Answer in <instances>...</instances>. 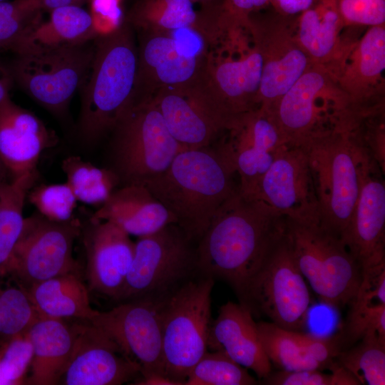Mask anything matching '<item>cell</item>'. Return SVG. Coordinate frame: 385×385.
<instances>
[{"label": "cell", "mask_w": 385, "mask_h": 385, "mask_svg": "<svg viewBox=\"0 0 385 385\" xmlns=\"http://www.w3.org/2000/svg\"><path fill=\"white\" fill-rule=\"evenodd\" d=\"M286 217L240 190L217 210L196 243L198 274L227 283L238 299L282 234Z\"/></svg>", "instance_id": "cell-1"}, {"label": "cell", "mask_w": 385, "mask_h": 385, "mask_svg": "<svg viewBox=\"0 0 385 385\" xmlns=\"http://www.w3.org/2000/svg\"><path fill=\"white\" fill-rule=\"evenodd\" d=\"M235 167L224 140L184 149L145 186L195 244L219 208L239 190Z\"/></svg>", "instance_id": "cell-2"}, {"label": "cell", "mask_w": 385, "mask_h": 385, "mask_svg": "<svg viewBox=\"0 0 385 385\" xmlns=\"http://www.w3.org/2000/svg\"><path fill=\"white\" fill-rule=\"evenodd\" d=\"M94 56L83 83L79 133L93 143L111 132L130 106L138 66L133 27L125 21L114 34L96 37Z\"/></svg>", "instance_id": "cell-3"}, {"label": "cell", "mask_w": 385, "mask_h": 385, "mask_svg": "<svg viewBox=\"0 0 385 385\" xmlns=\"http://www.w3.org/2000/svg\"><path fill=\"white\" fill-rule=\"evenodd\" d=\"M299 144L307 154L319 224L341 239L354 210L364 165L372 160L356 147L347 132L342 130L321 131Z\"/></svg>", "instance_id": "cell-4"}, {"label": "cell", "mask_w": 385, "mask_h": 385, "mask_svg": "<svg viewBox=\"0 0 385 385\" xmlns=\"http://www.w3.org/2000/svg\"><path fill=\"white\" fill-rule=\"evenodd\" d=\"M207 51L197 83L208 111L226 131L240 116L260 108L262 61L252 36L225 39Z\"/></svg>", "instance_id": "cell-5"}, {"label": "cell", "mask_w": 385, "mask_h": 385, "mask_svg": "<svg viewBox=\"0 0 385 385\" xmlns=\"http://www.w3.org/2000/svg\"><path fill=\"white\" fill-rule=\"evenodd\" d=\"M111 133V170L122 186H144L184 150L152 101L130 104Z\"/></svg>", "instance_id": "cell-6"}, {"label": "cell", "mask_w": 385, "mask_h": 385, "mask_svg": "<svg viewBox=\"0 0 385 385\" xmlns=\"http://www.w3.org/2000/svg\"><path fill=\"white\" fill-rule=\"evenodd\" d=\"M212 277L196 274L165 299L162 352L165 376L185 385L190 369L207 351L212 322Z\"/></svg>", "instance_id": "cell-7"}, {"label": "cell", "mask_w": 385, "mask_h": 385, "mask_svg": "<svg viewBox=\"0 0 385 385\" xmlns=\"http://www.w3.org/2000/svg\"><path fill=\"white\" fill-rule=\"evenodd\" d=\"M285 233L301 273L320 300L337 308L349 305L357 295L362 276L342 240L319 223L287 217Z\"/></svg>", "instance_id": "cell-8"}, {"label": "cell", "mask_w": 385, "mask_h": 385, "mask_svg": "<svg viewBox=\"0 0 385 385\" xmlns=\"http://www.w3.org/2000/svg\"><path fill=\"white\" fill-rule=\"evenodd\" d=\"M356 103L324 68L311 64L270 111L288 144L309 135L344 130Z\"/></svg>", "instance_id": "cell-9"}, {"label": "cell", "mask_w": 385, "mask_h": 385, "mask_svg": "<svg viewBox=\"0 0 385 385\" xmlns=\"http://www.w3.org/2000/svg\"><path fill=\"white\" fill-rule=\"evenodd\" d=\"M239 303L253 316L263 315L284 329L301 331L304 328L310 293L296 263L285 227L250 280Z\"/></svg>", "instance_id": "cell-10"}, {"label": "cell", "mask_w": 385, "mask_h": 385, "mask_svg": "<svg viewBox=\"0 0 385 385\" xmlns=\"http://www.w3.org/2000/svg\"><path fill=\"white\" fill-rule=\"evenodd\" d=\"M197 274L196 244L177 224L168 225L135 242L118 302L166 297Z\"/></svg>", "instance_id": "cell-11"}, {"label": "cell", "mask_w": 385, "mask_h": 385, "mask_svg": "<svg viewBox=\"0 0 385 385\" xmlns=\"http://www.w3.org/2000/svg\"><path fill=\"white\" fill-rule=\"evenodd\" d=\"M89 42L16 55L7 66L14 82L53 114H63L88 75L94 56Z\"/></svg>", "instance_id": "cell-12"}, {"label": "cell", "mask_w": 385, "mask_h": 385, "mask_svg": "<svg viewBox=\"0 0 385 385\" xmlns=\"http://www.w3.org/2000/svg\"><path fill=\"white\" fill-rule=\"evenodd\" d=\"M82 225L77 218L56 222L35 213L25 218L14 249L8 278L28 289L33 284L69 272L80 273L73 258Z\"/></svg>", "instance_id": "cell-13"}, {"label": "cell", "mask_w": 385, "mask_h": 385, "mask_svg": "<svg viewBox=\"0 0 385 385\" xmlns=\"http://www.w3.org/2000/svg\"><path fill=\"white\" fill-rule=\"evenodd\" d=\"M166 297H147L98 312L89 322L106 331L138 364L144 379L165 376L162 352V312Z\"/></svg>", "instance_id": "cell-14"}, {"label": "cell", "mask_w": 385, "mask_h": 385, "mask_svg": "<svg viewBox=\"0 0 385 385\" xmlns=\"http://www.w3.org/2000/svg\"><path fill=\"white\" fill-rule=\"evenodd\" d=\"M384 175L376 163H365L354 210L341 238L360 268L361 284L371 282L385 271Z\"/></svg>", "instance_id": "cell-15"}, {"label": "cell", "mask_w": 385, "mask_h": 385, "mask_svg": "<svg viewBox=\"0 0 385 385\" xmlns=\"http://www.w3.org/2000/svg\"><path fill=\"white\" fill-rule=\"evenodd\" d=\"M250 29L262 61L258 103L270 111L312 63L298 41L295 21L250 16Z\"/></svg>", "instance_id": "cell-16"}, {"label": "cell", "mask_w": 385, "mask_h": 385, "mask_svg": "<svg viewBox=\"0 0 385 385\" xmlns=\"http://www.w3.org/2000/svg\"><path fill=\"white\" fill-rule=\"evenodd\" d=\"M206 57L204 47L186 52L170 33L141 32L130 104L152 101L163 88L194 83L202 74Z\"/></svg>", "instance_id": "cell-17"}, {"label": "cell", "mask_w": 385, "mask_h": 385, "mask_svg": "<svg viewBox=\"0 0 385 385\" xmlns=\"http://www.w3.org/2000/svg\"><path fill=\"white\" fill-rule=\"evenodd\" d=\"M279 215L304 223H319V204L307 154L287 144L262 178L256 197Z\"/></svg>", "instance_id": "cell-18"}, {"label": "cell", "mask_w": 385, "mask_h": 385, "mask_svg": "<svg viewBox=\"0 0 385 385\" xmlns=\"http://www.w3.org/2000/svg\"><path fill=\"white\" fill-rule=\"evenodd\" d=\"M225 132L240 192L255 197L262 178L288 143L273 114L262 108L240 116Z\"/></svg>", "instance_id": "cell-19"}, {"label": "cell", "mask_w": 385, "mask_h": 385, "mask_svg": "<svg viewBox=\"0 0 385 385\" xmlns=\"http://www.w3.org/2000/svg\"><path fill=\"white\" fill-rule=\"evenodd\" d=\"M86 322L73 324L74 347L58 384L120 385L139 379L138 364L106 331Z\"/></svg>", "instance_id": "cell-20"}, {"label": "cell", "mask_w": 385, "mask_h": 385, "mask_svg": "<svg viewBox=\"0 0 385 385\" xmlns=\"http://www.w3.org/2000/svg\"><path fill=\"white\" fill-rule=\"evenodd\" d=\"M90 289L118 300L133 262L135 242L113 222L91 217L81 228Z\"/></svg>", "instance_id": "cell-21"}, {"label": "cell", "mask_w": 385, "mask_h": 385, "mask_svg": "<svg viewBox=\"0 0 385 385\" xmlns=\"http://www.w3.org/2000/svg\"><path fill=\"white\" fill-rule=\"evenodd\" d=\"M57 140L40 118L11 98L0 107V158L12 178L36 172L41 153Z\"/></svg>", "instance_id": "cell-22"}, {"label": "cell", "mask_w": 385, "mask_h": 385, "mask_svg": "<svg viewBox=\"0 0 385 385\" xmlns=\"http://www.w3.org/2000/svg\"><path fill=\"white\" fill-rule=\"evenodd\" d=\"M207 350L224 352L240 366L253 371L260 380L272 371L253 314L240 303L229 301L220 307L211 322Z\"/></svg>", "instance_id": "cell-23"}, {"label": "cell", "mask_w": 385, "mask_h": 385, "mask_svg": "<svg viewBox=\"0 0 385 385\" xmlns=\"http://www.w3.org/2000/svg\"><path fill=\"white\" fill-rule=\"evenodd\" d=\"M298 41L313 65L324 68L335 78L354 43L342 38L346 26L339 0H317L295 21Z\"/></svg>", "instance_id": "cell-24"}, {"label": "cell", "mask_w": 385, "mask_h": 385, "mask_svg": "<svg viewBox=\"0 0 385 385\" xmlns=\"http://www.w3.org/2000/svg\"><path fill=\"white\" fill-rule=\"evenodd\" d=\"M152 101L170 134L184 149L208 146L223 132L205 108L195 81L160 90Z\"/></svg>", "instance_id": "cell-25"}, {"label": "cell", "mask_w": 385, "mask_h": 385, "mask_svg": "<svg viewBox=\"0 0 385 385\" xmlns=\"http://www.w3.org/2000/svg\"><path fill=\"white\" fill-rule=\"evenodd\" d=\"M116 225L138 237L175 223L170 212L143 185H123L115 190L91 217Z\"/></svg>", "instance_id": "cell-26"}, {"label": "cell", "mask_w": 385, "mask_h": 385, "mask_svg": "<svg viewBox=\"0 0 385 385\" xmlns=\"http://www.w3.org/2000/svg\"><path fill=\"white\" fill-rule=\"evenodd\" d=\"M385 68L384 24L370 26L358 43H354L336 76L340 86L354 103H375L377 88L382 84Z\"/></svg>", "instance_id": "cell-27"}, {"label": "cell", "mask_w": 385, "mask_h": 385, "mask_svg": "<svg viewBox=\"0 0 385 385\" xmlns=\"http://www.w3.org/2000/svg\"><path fill=\"white\" fill-rule=\"evenodd\" d=\"M27 334L33 346V358L31 374L25 384H58L73 350V326L63 319L41 315Z\"/></svg>", "instance_id": "cell-28"}, {"label": "cell", "mask_w": 385, "mask_h": 385, "mask_svg": "<svg viewBox=\"0 0 385 385\" xmlns=\"http://www.w3.org/2000/svg\"><path fill=\"white\" fill-rule=\"evenodd\" d=\"M91 17L81 6H68L50 11V18L27 31L11 48L15 55L76 45L94 40Z\"/></svg>", "instance_id": "cell-29"}, {"label": "cell", "mask_w": 385, "mask_h": 385, "mask_svg": "<svg viewBox=\"0 0 385 385\" xmlns=\"http://www.w3.org/2000/svg\"><path fill=\"white\" fill-rule=\"evenodd\" d=\"M26 290L41 316L90 321L99 312L91 306L88 289L80 273L58 275L36 283Z\"/></svg>", "instance_id": "cell-30"}, {"label": "cell", "mask_w": 385, "mask_h": 385, "mask_svg": "<svg viewBox=\"0 0 385 385\" xmlns=\"http://www.w3.org/2000/svg\"><path fill=\"white\" fill-rule=\"evenodd\" d=\"M349 305L346 318L334 335L340 351L365 337L385 339V277H380L369 285L361 286Z\"/></svg>", "instance_id": "cell-31"}, {"label": "cell", "mask_w": 385, "mask_h": 385, "mask_svg": "<svg viewBox=\"0 0 385 385\" xmlns=\"http://www.w3.org/2000/svg\"><path fill=\"white\" fill-rule=\"evenodd\" d=\"M37 171L0 183V279L8 276L15 245L22 232L24 207Z\"/></svg>", "instance_id": "cell-32"}, {"label": "cell", "mask_w": 385, "mask_h": 385, "mask_svg": "<svg viewBox=\"0 0 385 385\" xmlns=\"http://www.w3.org/2000/svg\"><path fill=\"white\" fill-rule=\"evenodd\" d=\"M200 20L189 0H138L125 21L140 32L195 31Z\"/></svg>", "instance_id": "cell-33"}, {"label": "cell", "mask_w": 385, "mask_h": 385, "mask_svg": "<svg viewBox=\"0 0 385 385\" xmlns=\"http://www.w3.org/2000/svg\"><path fill=\"white\" fill-rule=\"evenodd\" d=\"M257 327L267 356L280 370L324 369L310 355L303 332L284 329L272 322L260 321Z\"/></svg>", "instance_id": "cell-34"}, {"label": "cell", "mask_w": 385, "mask_h": 385, "mask_svg": "<svg viewBox=\"0 0 385 385\" xmlns=\"http://www.w3.org/2000/svg\"><path fill=\"white\" fill-rule=\"evenodd\" d=\"M61 167L77 201L87 205H102L120 184L111 169L98 168L78 156L66 158Z\"/></svg>", "instance_id": "cell-35"}, {"label": "cell", "mask_w": 385, "mask_h": 385, "mask_svg": "<svg viewBox=\"0 0 385 385\" xmlns=\"http://www.w3.org/2000/svg\"><path fill=\"white\" fill-rule=\"evenodd\" d=\"M334 361L350 371L361 384H385V339L365 337L340 351Z\"/></svg>", "instance_id": "cell-36"}, {"label": "cell", "mask_w": 385, "mask_h": 385, "mask_svg": "<svg viewBox=\"0 0 385 385\" xmlns=\"http://www.w3.org/2000/svg\"><path fill=\"white\" fill-rule=\"evenodd\" d=\"M40 316L24 287L0 284V344L27 333Z\"/></svg>", "instance_id": "cell-37"}, {"label": "cell", "mask_w": 385, "mask_h": 385, "mask_svg": "<svg viewBox=\"0 0 385 385\" xmlns=\"http://www.w3.org/2000/svg\"><path fill=\"white\" fill-rule=\"evenodd\" d=\"M257 381L227 354L207 351L190 369L185 385H255Z\"/></svg>", "instance_id": "cell-38"}, {"label": "cell", "mask_w": 385, "mask_h": 385, "mask_svg": "<svg viewBox=\"0 0 385 385\" xmlns=\"http://www.w3.org/2000/svg\"><path fill=\"white\" fill-rule=\"evenodd\" d=\"M42 11L38 0L0 1V51H10L27 31L41 22Z\"/></svg>", "instance_id": "cell-39"}, {"label": "cell", "mask_w": 385, "mask_h": 385, "mask_svg": "<svg viewBox=\"0 0 385 385\" xmlns=\"http://www.w3.org/2000/svg\"><path fill=\"white\" fill-rule=\"evenodd\" d=\"M27 197L38 213L48 220L66 222L73 218L77 200L66 182L36 185Z\"/></svg>", "instance_id": "cell-40"}, {"label": "cell", "mask_w": 385, "mask_h": 385, "mask_svg": "<svg viewBox=\"0 0 385 385\" xmlns=\"http://www.w3.org/2000/svg\"><path fill=\"white\" fill-rule=\"evenodd\" d=\"M331 374H325L319 369L298 371L280 370L271 372L260 379L262 384L267 385H359L358 379L346 369L335 361L329 368Z\"/></svg>", "instance_id": "cell-41"}, {"label": "cell", "mask_w": 385, "mask_h": 385, "mask_svg": "<svg viewBox=\"0 0 385 385\" xmlns=\"http://www.w3.org/2000/svg\"><path fill=\"white\" fill-rule=\"evenodd\" d=\"M33 358V346L28 334L0 344V371L4 384H24Z\"/></svg>", "instance_id": "cell-42"}, {"label": "cell", "mask_w": 385, "mask_h": 385, "mask_svg": "<svg viewBox=\"0 0 385 385\" xmlns=\"http://www.w3.org/2000/svg\"><path fill=\"white\" fill-rule=\"evenodd\" d=\"M270 0H224L217 7L209 9L211 21L215 26L224 28L245 25L252 12L263 9Z\"/></svg>", "instance_id": "cell-43"}, {"label": "cell", "mask_w": 385, "mask_h": 385, "mask_svg": "<svg viewBox=\"0 0 385 385\" xmlns=\"http://www.w3.org/2000/svg\"><path fill=\"white\" fill-rule=\"evenodd\" d=\"M339 9L346 26L385 23V0H339Z\"/></svg>", "instance_id": "cell-44"}, {"label": "cell", "mask_w": 385, "mask_h": 385, "mask_svg": "<svg viewBox=\"0 0 385 385\" xmlns=\"http://www.w3.org/2000/svg\"><path fill=\"white\" fill-rule=\"evenodd\" d=\"M89 14L96 37H103L116 32L124 24L121 7L123 0H88Z\"/></svg>", "instance_id": "cell-45"}, {"label": "cell", "mask_w": 385, "mask_h": 385, "mask_svg": "<svg viewBox=\"0 0 385 385\" xmlns=\"http://www.w3.org/2000/svg\"><path fill=\"white\" fill-rule=\"evenodd\" d=\"M317 0H270L278 14L283 16L294 15L309 9Z\"/></svg>", "instance_id": "cell-46"}, {"label": "cell", "mask_w": 385, "mask_h": 385, "mask_svg": "<svg viewBox=\"0 0 385 385\" xmlns=\"http://www.w3.org/2000/svg\"><path fill=\"white\" fill-rule=\"evenodd\" d=\"M14 80L7 66L0 63V107L9 98Z\"/></svg>", "instance_id": "cell-47"}, {"label": "cell", "mask_w": 385, "mask_h": 385, "mask_svg": "<svg viewBox=\"0 0 385 385\" xmlns=\"http://www.w3.org/2000/svg\"><path fill=\"white\" fill-rule=\"evenodd\" d=\"M43 10L53 9L68 6H82L88 0H38Z\"/></svg>", "instance_id": "cell-48"}, {"label": "cell", "mask_w": 385, "mask_h": 385, "mask_svg": "<svg viewBox=\"0 0 385 385\" xmlns=\"http://www.w3.org/2000/svg\"><path fill=\"white\" fill-rule=\"evenodd\" d=\"M12 179L7 168L0 158V183Z\"/></svg>", "instance_id": "cell-49"}, {"label": "cell", "mask_w": 385, "mask_h": 385, "mask_svg": "<svg viewBox=\"0 0 385 385\" xmlns=\"http://www.w3.org/2000/svg\"><path fill=\"white\" fill-rule=\"evenodd\" d=\"M192 3L197 2V3H201L205 6H207V9L212 7L214 2L216 0H189Z\"/></svg>", "instance_id": "cell-50"}, {"label": "cell", "mask_w": 385, "mask_h": 385, "mask_svg": "<svg viewBox=\"0 0 385 385\" xmlns=\"http://www.w3.org/2000/svg\"><path fill=\"white\" fill-rule=\"evenodd\" d=\"M197 87H198V86H197ZM198 89H199V88H198ZM199 91H200V89H199ZM200 95H201V93H200ZM201 97H202V95H201ZM202 101H203V100H202ZM204 104H205V103H204ZM205 108H206V107H205ZM206 110H207V108H206ZM207 113H208V111H207ZM209 115H210V114H209ZM213 121H214V120H213ZM217 126H218V125H217Z\"/></svg>", "instance_id": "cell-51"}, {"label": "cell", "mask_w": 385, "mask_h": 385, "mask_svg": "<svg viewBox=\"0 0 385 385\" xmlns=\"http://www.w3.org/2000/svg\"><path fill=\"white\" fill-rule=\"evenodd\" d=\"M4 1V0H0V1Z\"/></svg>", "instance_id": "cell-52"}, {"label": "cell", "mask_w": 385, "mask_h": 385, "mask_svg": "<svg viewBox=\"0 0 385 385\" xmlns=\"http://www.w3.org/2000/svg\"></svg>", "instance_id": "cell-53"}]
</instances>
